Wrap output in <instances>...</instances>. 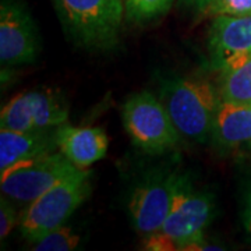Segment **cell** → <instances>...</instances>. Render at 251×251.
<instances>
[{"label": "cell", "mask_w": 251, "mask_h": 251, "mask_svg": "<svg viewBox=\"0 0 251 251\" xmlns=\"http://www.w3.org/2000/svg\"><path fill=\"white\" fill-rule=\"evenodd\" d=\"M175 0H123L125 18L133 24H145L165 16Z\"/></svg>", "instance_id": "16"}, {"label": "cell", "mask_w": 251, "mask_h": 251, "mask_svg": "<svg viewBox=\"0 0 251 251\" xmlns=\"http://www.w3.org/2000/svg\"><path fill=\"white\" fill-rule=\"evenodd\" d=\"M214 216V196L191 188L176 204L158 232L171 244L172 250H224L219 246L211 247L205 240L206 227Z\"/></svg>", "instance_id": "7"}, {"label": "cell", "mask_w": 251, "mask_h": 251, "mask_svg": "<svg viewBox=\"0 0 251 251\" xmlns=\"http://www.w3.org/2000/svg\"><path fill=\"white\" fill-rule=\"evenodd\" d=\"M32 250L36 251H72L80 244V236L67 226H59L46 233L38 242L32 243Z\"/></svg>", "instance_id": "17"}, {"label": "cell", "mask_w": 251, "mask_h": 251, "mask_svg": "<svg viewBox=\"0 0 251 251\" xmlns=\"http://www.w3.org/2000/svg\"><path fill=\"white\" fill-rule=\"evenodd\" d=\"M90 194L91 172L80 169L28 204L20 219V233L27 242H38L66 224Z\"/></svg>", "instance_id": "4"}, {"label": "cell", "mask_w": 251, "mask_h": 251, "mask_svg": "<svg viewBox=\"0 0 251 251\" xmlns=\"http://www.w3.org/2000/svg\"><path fill=\"white\" fill-rule=\"evenodd\" d=\"M218 90L225 102L251 105V57L219 72Z\"/></svg>", "instance_id": "14"}, {"label": "cell", "mask_w": 251, "mask_h": 251, "mask_svg": "<svg viewBox=\"0 0 251 251\" xmlns=\"http://www.w3.org/2000/svg\"><path fill=\"white\" fill-rule=\"evenodd\" d=\"M208 16H251V0H214L205 10Z\"/></svg>", "instance_id": "18"}, {"label": "cell", "mask_w": 251, "mask_h": 251, "mask_svg": "<svg viewBox=\"0 0 251 251\" xmlns=\"http://www.w3.org/2000/svg\"><path fill=\"white\" fill-rule=\"evenodd\" d=\"M211 141L219 153L239 152L251 148V105L221 100Z\"/></svg>", "instance_id": "11"}, {"label": "cell", "mask_w": 251, "mask_h": 251, "mask_svg": "<svg viewBox=\"0 0 251 251\" xmlns=\"http://www.w3.org/2000/svg\"><path fill=\"white\" fill-rule=\"evenodd\" d=\"M54 130L11 131L0 128V172L20 162L56 152Z\"/></svg>", "instance_id": "12"}, {"label": "cell", "mask_w": 251, "mask_h": 251, "mask_svg": "<svg viewBox=\"0 0 251 251\" xmlns=\"http://www.w3.org/2000/svg\"><path fill=\"white\" fill-rule=\"evenodd\" d=\"M243 225H244V229L247 230V233L251 236V184L247 194H246L244 206H243Z\"/></svg>", "instance_id": "20"}, {"label": "cell", "mask_w": 251, "mask_h": 251, "mask_svg": "<svg viewBox=\"0 0 251 251\" xmlns=\"http://www.w3.org/2000/svg\"><path fill=\"white\" fill-rule=\"evenodd\" d=\"M80 171L62 152L20 162L0 172L1 194L21 204H31L66 177Z\"/></svg>", "instance_id": "6"}, {"label": "cell", "mask_w": 251, "mask_h": 251, "mask_svg": "<svg viewBox=\"0 0 251 251\" xmlns=\"http://www.w3.org/2000/svg\"><path fill=\"white\" fill-rule=\"evenodd\" d=\"M0 128L11 131H35L27 92L18 94L3 106L0 113Z\"/></svg>", "instance_id": "15"}, {"label": "cell", "mask_w": 251, "mask_h": 251, "mask_svg": "<svg viewBox=\"0 0 251 251\" xmlns=\"http://www.w3.org/2000/svg\"><path fill=\"white\" fill-rule=\"evenodd\" d=\"M17 224V214L13 204L10 202V198L1 194L0 198V239L4 240L13 227Z\"/></svg>", "instance_id": "19"}, {"label": "cell", "mask_w": 251, "mask_h": 251, "mask_svg": "<svg viewBox=\"0 0 251 251\" xmlns=\"http://www.w3.org/2000/svg\"><path fill=\"white\" fill-rule=\"evenodd\" d=\"M161 90V100L180 134L198 143L211 140L222 100L218 87L198 77H175L165 81Z\"/></svg>", "instance_id": "2"}, {"label": "cell", "mask_w": 251, "mask_h": 251, "mask_svg": "<svg viewBox=\"0 0 251 251\" xmlns=\"http://www.w3.org/2000/svg\"><path fill=\"white\" fill-rule=\"evenodd\" d=\"M66 35L92 52L116 48L125 18L123 0H52Z\"/></svg>", "instance_id": "1"}, {"label": "cell", "mask_w": 251, "mask_h": 251, "mask_svg": "<svg viewBox=\"0 0 251 251\" xmlns=\"http://www.w3.org/2000/svg\"><path fill=\"white\" fill-rule=\"evenodd\" d=\"M206 52L209 69L218 73L251 57V16L214 17L208 29Z\"/></svg>", "instance_id": "9"}, {"label": "cell", "mask_w": 251, "mask_h": 251, "mask_svg": "<svg viewBox=\"0 0 251 251\" xmlns=\"http://www.w3.org/2000/svg\"><path fill=\"white\" fill-rule=\"evenodd\" d=\"M126 133L137 148L150 155H162L180 143V131L161 99L150 91L130 95L122 106Z\"/></svg>", "instance_id": "5"}, {"label": "cell", "mask_w": 251, "mask_h": 251, "mask_svg": "<svg viewBox=\"0 0 251 251\" xmlns=\"http://www.w3.org/2000/svg\"><path fill=\"white\" fill-rule=\"evenodd\" d=\"M27 97L35 130H54L69 123V106L60 91L32 90Z\"/></svg>", "instance_id": "13"}, {"label": "cell", "mask_w": 251, "mask_h": 251, "mask_svg": "<svg viewBox=\"0 0 251 251\" xmlns=\"http://www.w3.org/2000/svg\"><path fill=\"white\" fill-rule=\"evenodd\" d=\"M39 54L36 25L21 0L0 3V66L1 70L31 64Z\"/></svg>", "instance_id": "8"}, {"label": "cell", "mask_w": 251, "mask_h": 251, "mask_svg": "<svg viewBox=\"0 0 251 251\" xmlns=\"http://www.w3.org/2000/svg\"><path fill=\"white\" fill-rule=\"evenodd\" d=\"M183 1H184L187 6L193 7L194 10L205 13V10L211 6V3H212L214 0H183Z\"/></svg>", "instance_id": "21"}, {"label": "cell", "mask_w": 251, "mask_h": 251, "mask_svg": "<svg viewBox=\"0 0 251 251\" xmlns=\"http://www.w3.org/2000/svg\"><path fill=\"white\" fill-rule=\"evenodd\" d=\"M54 137L57 150L78 169H88L108 153V134L100 127H77L64 123L54 130Z\"/></svg>", "instance_id": "10"}, {"label": "cell", "mask_w": 251, "mask_h": 251, "mask_svg": "<svg viewBox=\"0 0 251 251\" xmlns=\"http://www.w3.org/2000/svg\"><path fill=\"white\" fill-rule=\"evenodd\" d=\"M191 188L187 175L171 168L156 169L144 176L128 198V214L135 230L145 237L156 233Z\"/></svg>", "instance_id": "3"}]
</instances>
